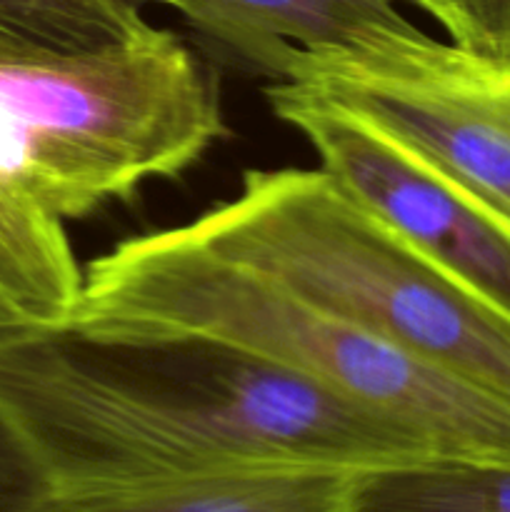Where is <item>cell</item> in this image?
I'll use <instances>...</instances> for the list:
<instances>
[{
    "mask_svg": "<svg viewBox=\"0 0 510 512\" xmlns=\"http://www.w3.org/2000/svg\"><path fill=\"white\" fill-rule=\"evenodd\" d=\"M0 410L53 488L440 460L413 430L238 345L80 313L0 325Z\"/></svg>",
    "mask_w": 510,
    "mask_h": 512,
    "instance_id": "1",
    "label": "cell"
},
{
    "mask_svg": "<svg viewBox=\"0 0 510 512\" xmlns=\"http://www.w3.org/2000/svg\"><path fill=\"white\" fill-rule=\"evenodd\" d=\"M73 313L225 340L413 430L440 460L510 463V403L225 258L188 225L123 240L85 265Z\"/></svg>",
    "mask_w": 510,
    "mask_h": 512,
    "instance_id": "2",
    "label": "cell"
},
{
    "mask_svg": "<svg viewBox=\"0 0 510 512\" xmlns=\"http://www.w3.org/2000/svg\"><path fill=\"white\" fill-rule=\"evenodd\" d=\"M353 512H510V463L423 460L358 473Z\"/></svg>",
    "mask_w": 510,
    "mask_h": 512,
    "instance_id": "10",
    "label": "cell"
},
{
    "mask_svg": "<svg viewBox=\"0 0 510 512\" xmlns=\"http://www.w3.org/2000/svg\"><path fill=\"white\" fill-rule=\"evenodd\" d=\"M120 3L130 5L135 10H143V5H168V8L178 10L188 23L195 18V13L200 8V0H120Z\"/></svg>",
    "mask_w": 510,
    "mask_h": 512,
    "instance_id": "14",
    "label": "cell"
},
{
    "mask_svg": "<svg viewBox=\"0 0 510 512\" xmlns=\"http://www.w3.org/2000/svg\"><path fill=\"white\" fill-rule=\"evenodd\" d=\"M283 80L380 125L510 218V63L420 30L355 53H300Z\"/></svg>",
    "mask_w": 510,
    "mask_h": 512,
    "instance_id": "5",
    "label": "cell"
},
{
    "mask_svg": "<svg viewBox=\"0 0 510 512\" xmlns=\"http://www.w3.org/2000/svg\"><path fill=\"white\" fill-rule=\"evenodd\" d=\"M143 13L120 0H0V38L53 48H98L148 28Z\"/></svg>",
    "mask_w": 510,
    "mask_h": 512,
    "instance_id": "11",
    "label": "cell"
},
{
    "mask_svg": "<svg viewBox=\"0 0 510 512\" xmlns=\"http://www.w3.org/2000/svg\"><path fill=\"white\" fill-rule=\"evenodd\" d=\"M448 33L450 43L510 63V0H408Z\"/></svg>",
    "mask_w": 510,
    "mask_h": 512,
    "instance_id": "12",
    "label": "cell"
},
{
    "mask_svg": "<svg viewBox=\"0 0 510 512\" xmlns=\"http://www.w3.org/2000/svg\"><path fill=\"white\" fill-rule=\"evenodd\" d=\"M190 25L273 80L300 53H355L420 33L395 0H200Z\"/></svg>",
    "mask_w": 510,
    "mask_h": 512,
    "instance_id": "7",
    "label": "cell"
},
{
    "mask_svg": "<svg viewBox=\"0 0 510 512\" xmlns=\"http://www.w3.org/2000/svg\"><path fill=\"white\" fill-rule=\"evenodd\" d=\"M188 230L410 358L510 403V318L320 168L248 170Z\"/></svg>",
    "mask_w": 510,
    "mask_h": 512,
    "instance_id": "4",
    "label": "cell"
},
{
    "mask_svg": "<svg viewBox=\"0 0 510 512\" xmlns=\"http://www.w3.org/2000/svg\"><path fill=\"white\" fill-rule=\"evenodd\" d=\"M223 133L213 80L170 30L98 48L0 38V183L60 223L175 178Z\"/></svg>",
    "mask_w": 510,
    "mask_h": 512,
    "instance_id": "3",
    "label": "cell"
},
{
    "mask_svg": "<svg viewBox=\"0 0 510 512\" xmlns=\"http://www.w3.org/2000/svg\"><path fill=\"white\" fill-rule=\"evenodd\" d=\"M343 470H245L53 488L30 512H353Z\"/></svg>",
    "mask_w": 510,
    "mask_h": 512,
    "instance_id": "8",
    "label": "cell"
},
{
    "mask_svg": "<svg viewBox=\"0 0 510 512\" xmlns=\"http://www.w3.org/2000/svg\"><path fill=\"white\" fill-rule=\"evenodd\" d=\"M50 490L53 480L0 410V512H30Z\"/></svg>",
    "mask_w": 510,
    "mask_h": 512,
    "instance_id": "13",
    "label": "cell"
},
{
    "mask_svg": "<svg viewBox=\"0 0 510 512\" xmlns=\"http://www.w3.org/2000/svg\"><path fill=\"white\" fill-rule=\"evenodd\" d=\"M8 320H23V318H20V315L15 313V310L10 308V305L5 303L3 298H0V325H3V323H8Z\"/></svg>",
    "mask_w": 510,
    "mask_h": 512,
    "instance_id": "15",
    "label": "cell"
},
{
    "mask_svg": "<svg viewBox=\"0 0 510 512\" xmlns=\"http://www.w3.org/2000/svg\"><path fill=\"white\" fill-rule=\"evenodd\" d=\"M80 293L83 268L65 225L0 183V298L23 320H60Z\"/></svg>",
    "mask_w": 510,
    "mask_h": 512,
    "instance_id": "9",
    "label": "cell"
},
{
    "mask_svg": "<svg viewBox=\"0 0 510 512\" xmlns=\"http://www.w3.org/2000/svg\"><path fill=\"white\" fill-rule=\"evenodd\" d=\"M318 168L460 285L510 318V218L408 143L288 80L265 88Z\"/></svg>",
    "mask_w": 510,
    "mask_h": 512,
    "instance_id": "6",
    "label": "cell"
}]
</instances>
